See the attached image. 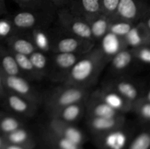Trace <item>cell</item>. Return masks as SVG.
Segmentation results:
<instances>
[{
	"instance_id": "1",
	"label": "cell",
	"mask_w": 150,
	"mask_h": 149,
	"mask_svg": "<svg viewBox=\"0 0 150 149\" xmlns=\"http://www.w3.org/2000/svg\"><path fill=\"white\" fill-rule=\"evenodd\" d=\"M109 61L102 48L95 45L92 49L81 56L63 83L90 89Z\"/></svg>"
},
{
	"instance_id": "2",
	"label": "cell",
	"mask_w": 150,
	"mask_h": 149,
	"mask_svg": "<svg viewBox=\"0 0 150 149\" xmlns=\"http://www.w3.org/2000/svg\"><path fill=\"white\" fill-rule=\"evenodd\" d=\"M90 92V89L62 83L42 98L44 107L50 115L67 105L86 101Z\"/></svg>"
},
{
	"instance_id": "3",
	"label": "cell",
	"mask_w": 150,
	"mask_h": 149,
	"mask_svg": "<svg viewBox=\"0 0 150 149\" xmlns=\"http://www.w3.org/2000/svg\"><path fill=\"white\" fill-rule=\"evenodd\" d=\"M57 12L51 10H21L9 16L17 32H29L35 28L51 26Z\"/></svg>"
},
{
	"instance_id": "4",
	"label": "cell",
	"mask_w": 150,
	"mask_h": 149,
	"mask_svg": "<svg viewBox=\"0 0 150 149\" xmlns=\"http://www.w3.org/2000/svg\"><path fill=\"white\" fill-rule=\"evenodd\" d=\"M52 29V53H67L84 54L90 51L95 45V43L85 40L63 29Z\"/></svg>"
},
{
	"instance_id": "5",
	"label": "cell",
	"mask_w": 150,
	"mask_h": 149,
	"mask_svg": "<svg viewBox=\"0 0 150 149\" xmlns=\"http://www.w3.org/2000/svg\"><path fill=\"white\" fill-rule=\"evenodd\" d=\"M55 20L60 29L96 45L89 23L84 18L73 14L67 8H61L57 11Z\"/></svg>"
},
{
	"instance_id": "6",
	"label": "cell",
	"mask_w": 150,
	"mask_h": 149,
	"mask_svg": "<svg viewBox=\"0 0 150 149\" xmlns=\"http://www.w3.org/2000/svg\"><path fill=\"white\" fill-rule=\"evenodd\" d=\"M135 135L133 128L126 123L122 127L93 136L98 149H126Z\"/></svg>"
},
{
	"instance_id": "7",
	"label": "cell",
	"mask_w": 150,
	"mask_h": 149,
	"mask_svg": "<svg viewBox=\"0 0 150 149\" xmlns=\"http://www.w3.org/2000/svg\"><path fill=\"white\" fill-rule=\"evenodd\" d=\"M104 85L117 91L133 104L143 97L145 91L149 89V86L139 79L129 75L113 77Z\"/></svg>"
},
{
	"instance_id": "8",
	"label": "cell",
	"mask_w": 150,
	"mask_h": 149,
	"mask_svg": "<svg viewBox=\"0 0 150 149\" xmlns=\"http://www.w3.org/2000/svg\"><path fill=\"white\" fill-rule=\"evenodd\" d=\"M81 55L67 53H51L49 56V67L47 77L54 83H63L72 67Z\"/></svg>"
},
{
	"instance_id": "9",
	"label": "cell",
	"mask_w": 150,
	"mask_h": 149,
	"mask_svg": "<svg viewBox=\"0 0 150 149\" xmlns=\"http://www.w3.org/2000/svg\"><path fill=\"white\" fill-rule=\"evenodd\" d=\"M6 92L10 91L40 105L42 98L30 81L23 76H10L1 72Z\"/></svg>"
},
{
	"instance_id": "10",
	"label": "cell",
	"mask_w": 150,
	"mask_h": 149,
	"mask_svg": "<svg viewBox=\"0 0 150 149\" xmlns=\"http://www.w3.org/2000/svg\"><path fill=\"white\" fill-rule=\"evenodd\" d=\"M149 13L148 0H120L114 16L137 23Z\"/></svg>"
},
{
	"instance_id": "11",
	"label": "cell",
	"mask_w": 150,
	"mask_h": 149,
	"mask_svg": "<svg viewBox=\"0 0 150 149\" xmlns=\"http://www.w3.org/2000/svg\"><path fill=\"white\" fill-rule=\"evenodd\" d=\"M5 108L11 113L21 118H32L38 112L39 105L12 92L7 91L2 99Z\"/></svg>"
},
{
	"instance_id": "12",
	"label": "cell",
	"mask_w": 150,
	"mask_h": 149,
	"mask_svg": "<svg viewBox=\"0 0 150 149\" xmlns=\"http://www.w3.org/2000/svg\"><path fill=\"white\" fill-rule=\"evenodd\" d=\"M46 126L55 133L79 145L83 146L86 141V136L84 132L74 124L64 122L57 118H50Z\"/></svg>"
},
{
	"instance_id": "13",
	"label": "cell",
	"mask_w": 150,
	"mask_h": 149,
	"mask_svg": "<svg viewBox=\"0 0 150 149\" xmlns=\"http://www.w3.org/2000/svg\"><path fill=\"white\" fill-rule=\"evenodd\" d=\"M94 91L100 99L120 113L125 115L133 111V104L108 86L103 85Z\"/></svg>"
},
{
	"instance_id": "14",
	"label": "cell",
	"mask_w": 150,
	"mask_h": 149,
	"mask_svg": "<svg viewBox=\"0 0 150 149\" xmlns=\"http://www.w3.org/2000/svg\"><path fill=\"white\" fill-rule=\"evenodd\" d=\"M127 123L125 115L115 117H88L86 116V124L92 136L103 134Z\"/></svg>"
},
{
	"instance_id": "15",
	"label": "cell",
	"mask_w": 150,
	"mask_h": 149,
	"mask_svg": "<svg viewBox=\"0 0 150 149\" xmlns=\"http://www.w3.org/2000/svg\"><path fill=\"white\" fill-rule=\"evenodd\" d=\"M110 72L113 77L128 75V73L136 65L131 48H125L113 56L109 61Z\"/></svg>"
},
{
	"instance_id": "16",
	"label": "cell",
	"mask_w": 150,
	"mask_h": 149,
	"mask_svg": "<svg viewBox=\"0 0 150 149\" xmlns=\"http://www.w3.org/2000/svg\"><path fill=\"white\" fill-rule=\"evenodd\" d=\"M85 113L88 117H115L124 115L108 106L95 91L90 92L85 102Z\"/></svg>"
},
{
	"instance_id": "17",
	"label": "cell",
	"mask_w": 150,
	"mask_h": 149,
	"mask_svg": "<svg viewBox=\"0 0 150 149\" xmlns=\"http://www.w3.org/2000/svg\"><path fill=\"white\" fill-rule=\"evenodd\" d=\"M5 42V46L16 53L29 56L37 50L28 32H17L8 38Z\"/></svg>"
},
{
	"instance_id": "18",
	"label": "cell",
	"mask_w": 150,
	"mask_h": 149,
	"mask_svg": "<svg viewBox=\"0 0 150 149\" xmlns=\"http://www.w3.org/2000/svg\"><path fill=\"white\" fill-rule=\"evenodd\" d=\"M65 8L85 19L101 13L99 0H67Z\"/></svg>"
},
{
	"instance_id": "19",
	"label": "cell",
	"mask_w": 150,
	"mask_h": 149,
	"mask_svg": "<svg viewBox=\"0 0 150 149\" xmlns=\"http://www.w3.org/2000/svg\"><path fill=\"white\" fill-rule=\"evenodd\" d=\"M28 33L38 51L47 55L51 53L52 29L51 26H43L35 28Z\"/></svg>"
},
{
	"instance_id": "20",
	"label": "cell",
	"mask_w": 150,
	"mask_h": 149,
	"mask_svg": "<svg viewBox=\"0 0 150 149\" xmlns=\"http://www.w3.org/2000/svg\"><path fill=\"white\" fill-rule=\"evenodd\" d=\"M122 39L125 46L128 48H135L143 45H150V30L142 22H139Z\"/></svg>"
},
{
	"instance_id": "21",
	"label": "cell",
	"mask_w": 150,
	"mask_h": 149,
	"mask_svg": "<svg viewBox=\"0 0 150 149\" xmlns=\"http://www.w3.org/2000/svg\"><path fill=\"white\" fill-rule=\"evenodd\" d=\"M85 102L86 101L77 102L64 107L51 114L50 118H57L64 122L75 124L85 113Z\"/></svg>"
},
{
	"instance_id": "22",
	"label": "cell",
	"mask_w": 150,
	"mask_h": 149,
	"mask_svg": "<svg viewBox=\"0 0 150 149\" xmlns=\"http://www.w3.org/2000/svg\"><path fill=\"white\" fill-rule=\"evenodd\" d=\"M6 143L21 146L29 149H34L36 145L35 137L26 127H21L6 135L3 136Z\"/></svg>"
},
{
	"instance_id": "23",
	"label": "cell",
	"mask_w": 150,
	"mask_h": 149,
	"mask_svg": "<svg viewBox=\"0 0 150 149\" xmlns=\"http://www.w3.org/2000/svg\"><path fill=\"white\" fill-rule=\"evenodd\" d=\"M42 137L45 145L57 149H83V146L79 145L68 139L62 137L50 129L47 126L42 129Z\"/></svg>"
},
{
	"instance_id": "24",
	"label": "cell",
	"mask_w": 150,
	"mask_h": 149,
	"mask_svg": "<svg viewBox=\"0 0 150 149\" xmlns=\"http://www.w3.org/2000/svg\"><path fill=\"white\" fill-rule=\"evenodd\" d=\"M89 23L94 41L100 42L101 39L108 33L110 18L103 13H98L86 19Z\"/></svg>"
},
{
	"instance_id": "25",
	"label": "cell",
	"mask_w": 150,
	"mask_h": 149,
	"mask_svg": "<svg viewBox=\"0 0 150 149\" xmlns=\"http://www.w3.org/2000/svg\"><path fill=\"white\" fill-rule=\"evenodd\" d=\"M0 72L7 75L23 76L13 53L0 45Z\"/></svg>"
},
{
	"instance_id": "26",
	"label": "cell",
	"mask_w": 150,
	"mask_h": 149,
	"mask_svg": "<svg viewBox=\"0 0 150 149\" xmlns=\"http://www.w3.org/2000/svg\"><path fill=\"white\" fill-rule=\"evenodd\" d=\"M24 127L25 122L23 118L11 112H0V134L1 136Z\"/></svg>"
},
{
	"instance_id": "27",
	"label": "cell",
	"mask_w": 150,
	"mask_h": 149,
	"mask_svg": "<svg viewBox=\"0 0 150 149\" xmlns=\"http://www.w3.org/2000/svg\"><path fill=\"white\" fill-rule=\"evenodd\" d=\"M12 52V51H11ZM14 55L18 66L20 69L23 77L27 79L29 81H41L40 78L37 72L35 71L32 62L29 58V56L22 55L12 52Z\"/></svg>"
},
{
	"instance_id": "28",
	"label": "cell",
	"mask_w": 150,
	"mask_h": 149,
	"mask_svg": "<svg viewBox=\"0 0 150 149\" xmlns=\"http://www.w3.org/2000/svg\"><path fill=\"white\" fill-rule=\"evenodd\" d=\"M49 56L41 51H36L29 56V58L35 68V71L40 77V78L44 79L47 77L49 67Z\"/></svg>"
},
{
	"instance_id": "29",
	"label": "cell",
	"mask_w": 150,
	"mask_h": 149,
	"mask_svg": "<svg viewBox=\"0 0 150 149\" xmlns=\"http://www.w3.org/2000/svg\"><path fill=\"white\" fill-rule=\"evenodd\" d=\"M136 24V23H132L128 20L113 16L110 18L108 32L115 36L124 37Z\"/></svg>"
},
{
	"instance_id": "30",
	"label": "cell",
	"mask_w": 150,
	"mask_h": 149,
	"mask_svg": "<svg viewBox=\"0 0 150 149\" xmlns=\"http://www.w3.org/2000/svg\"><path fill=\"white\" fill-rule=\"evenodd\" d=\"M143 125H149L150 121V101L141 98L133 106V111Z\"/></svg>"
},
{
	"instance_id": "31",
	"label": "cell",
	"mask_w": 150,
	"mask_h": 149,
	"mask_svg": "<svg viewBox=\"0 0 150 149\" xmlns=\"http://www.w3.org/2000/svg\"><path fill=\"white\" fill-rule=\"evenodd\" d=\"M126 149H150L149 128L146 127L137 134H135Z\"/></svg>"
},
{
	"instance_id": "32",
	"label": "cell",
	"mask_w": 150,
	"mask_h": 149,
	"mask_svg": "<svg viewBox=\"0 0 150 149\" xmlns=\"http://www.w3.org/2000/svg\"><path fill=\"white\" fill-rule=\"evenodd\" d=\"M21 10H51L57 12L56 9L46 0H14Z\"/></svg>"
},
{
	"instance_id": "33",
	"label": "cell",
	"mask_w": 150,
	"mask_h": 149,
	"mask_svg": "<svg viewBox=\"0 0 150 149\" xmlns=\"http://www.w3.org/2000/svg\"><path fill=\"white\" fill-rule=\"evenodd\" d=\"M131 49L136 64L149 65L150 63V45H143Z\"/></svg>"
},
{
	"instance_id": "34",
	"label": "cell",
	"mask_w": 150,
	"mask_h": 149,
	"mask_svg": "<svg viewBox=\"0 0 150 149\" xmlns=\"http://www.w3.org/2000/svg\"><path fill=\"white\" fill-rule=\"evenodd\" d=\"M17 32L9 16L0 18V40L6 41Z\"/></svg>"
},
{
	"instance_id": "35",
	"label": "cell",
	"mask_w": 150,
	"mask_h": 149,
	"mask_svg": "<svg viewBox=\"0 0 150 149\" xmlns=\"http://www.w3.org/2000/svg\"><path fill=\"white\" fill-rule=\"evenodd\" d=\"M120 0H99L100 12L108 17L114 15Z\"/></svg>"
},
{
	"instance_id": "36",
	"label": "cell",
	"mask_w": 150,
	"mask_h": 149,
	"mask_svg": "<svg viewBox=\"0 0 150 149\" xmlns=\"http://www.w3.org/2000/svg\"><path fill=\"white\" fill-rule=\"evenodd\" d=\"M46 1L51 4L57 11L61 8H65L67 3V0H46Z\"/></svg>"
},
{
	"instance_id": "37",
	"label": "cell",
	"mask_w": 150,
	"mask_h": 149,
	"mask_svg": "<svg viewBox=\"0 0 150 149\" xmlns=\"http://www.w3.org/2000/svg\"><path fill=\"white\" fill-rule=\"evenodd\" d=\"M5 93H6V89L5 88H4L2 77H1V72H0V100H2L4 95H5Z\"/></svg>"
},
{
	"instance_id": "38",
	"label": "cell",
	"mask_w": 150,
	"mask_h": 149,
	"mask_svg": "<svg viewBox=\"0 0 150 149\" xmlns=\"http://www.w3.org/2000/svg\"><path fill=\"white\" fill-rule=\"evenodd\" d=\"M4 149H29V148H26L21 147V146H17V145H10V144H7V143H6L5 147H4Z\"/></svg>"
},
{
	"instance_id": "39",
	"label": "cell",
	"mask_w": 150,
	"mask_h": 149,
	"mask_svg": "<svg viewBox=\"0 0 150 149\" xmlns=\"http://www.w3.org/2000/svg\"><path fill=\"white\" fill-rule=\"evenodd\" d=\"M0 11L2 13L3 15L7 13V9H6V7H5L4 0H0Z\"/></svg>"
},
{
	"instance_id": "40",
	"label": "cell",
	"mask_w": 150,
	"mask_h": 149,
	"mask_svg": "<svg viewBox=\"0 0 150 149\" xmlns=\"http://www.w3.org/2000/svg\"><path fill=\"white\" fill-rule=\"evenodd\" d=\"M5 145L6 142L4 141V137L0 134V149H4V147H5Z\"/></svg>"
},
{
	"instance_id": "41",
	"label": "cell",
	"mask_w": 150,
	"mask_h": 149,
	"mask_svg": "<svg viewBox=\"0 0 150 149\" xmlns=\"http://www.w3.org/2000/svg\"><path fill=\"white\" fill-rule=\"evenodd\" d=\"M46 149H57L56 148H54V147H51V146H49V145H46Z\"/></svg>"
},
{
	"instance_id": "42",
	"label": "cell",
	"mask_w": 150,
	"mask_h": 149,
	"mask_svg": "<svg viewBox=\"0 0 150 149\" xmlns=\"http://www.w3.org/2000/svg\"><path fill=\"white\" fill-rule=\"evenodd\" d=\"M2 13H1V11H0V15H2Z\"/></svg>"
},
{
	"instance_id": "43",
	"label": "cell",
	"mask_w": 150,
	"mask_h": 149,
	"mask_svg": "<svg viewBox=\"0 0 150 149\" xmlns=\"http://www.w3.org/2000/svg\"><path fill=\"white\" fill-rule=\"evenodd\" d=\"M0 16H1V15H0Z\"/></svg>"
}]
</instances>
